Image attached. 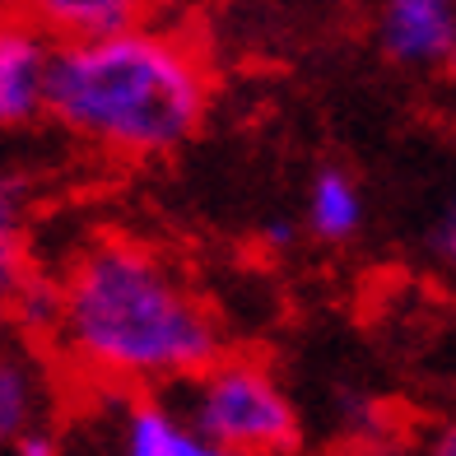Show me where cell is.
<instances>
[{"mask_svg":"<svg viewBox=\"0 0 456 456\" xmlns=\"http://www.w3.org/2000/svg\"><path fill=\"white\" fill-rule=\"evenodd\" d=\"M47 340L70 372L108 391H168L224 359V326L200 289L140 238H94L52 280Z\"/></svg>","mask_w":456,"mask_h":456,"instance_id":"obj_1","label":"cell"},{"mask_svg":"<svg viewBox=\"0 0 456 456\" xmlns=\"http://www.w3.org/2000/svg\"><path fill=\"white\" fill-rule=\"evenodd\" d=\"M205 112V61L173 28L140 24L52 52L47 117L102 154L163 159L200 131Z\"/></svg>","mask_w":456,"mask_h":456,"instance_id":"obj_2","label":"cell"},{"mask_svg":"<svg viewBox=\"0 0 456 456\" xmlns=\"http://www.w3.org/2000/svg\"><path fill=\"white\" fill-rule=\"evenodd\" d=\"M163 396L191 424L200 438H210L238 456H294L303 424L280 378L256 359L224 354L196 378L168 387Z\"/></svg>","mask_w":456,"mask_h":456,"instance_id":"obj_3","label":"cell"},{"mask_svg":"<svg viewBox=\"0 0 456 456\" xmlns=\"http://www.w3.org/2000/svg\"><path fill=\"white\" fill-rule=\"evenodd\" d=\"M102 456H238L173 410L163 391H121L102 419Z\"/></svg>","mask_w":456,"mask_h":456,"instance_id":"obj_4","label":"cell"},{"mask_svg":"<svg viewBox=\"0 0 456 456\" xmlns=\"http://www.w3.org/2000/svg\"><path fill=\"white\" fill-rule=\"evenodd\" d=\"M56 43L28 19L0 24V131L33 126L47 117V79Z\"/></svg>","mask_w":456,"mask_h":456,"instance_id":"obj_5","label":"cell"},{"mask_svg":"<svg viewBox=\"0 0 456 456\" xmlns=\"http://www.w3.org/2000/svg\"><path fill=\"white\" fill-rule=\"evenodd\" d=\"M378 47L405 70H447L456 52V0H378Z\"/></svg>","mask_w":456,"mask_h":456,"instance_id":"obj_6","label":"cell"},{"mask_svg":"<svg viewBox=\"0 0 456 456\" xmlns=\"http://www.w3.org/2000/svg\"><path fill=\"white\" fill-rule=\"evenodd\" d=\"M154 0H19V19L43 28L52 43H89V37L126 33L150 24Z\"/></svg>","mask_w":456,"mask_h":456,"instance_id":"obj_7","label":"cell"},{"mask_svg":"<svg viewBox=\"0 0 456 456\" xmlns=\"http://www.w3.org/2000/svg\"><path fill=\"white\" fill-rule=\"evenodd\" d=\"M43 424H52V378L24 345H10L0 354V456Z\"/></svg>","mask_w":456,"mask_h":456,"instance_id":"obj_8","label":"cell"},{"mask_svg":"<svg viewBox=\"0 0 456 456\" xmlns=\"http://www.w3.org/2000/svg\"><path fill=\"white\" fill-rule=\"evenodd\" d=\"M33 242H28V186L0 173V307L28 289L33 280Z\"/></svg>","mask_w":456,"mask_h":456,"instance_id":"obj_9","label":"cell"},{"mask_svg":"<svg viewBox=\"0 0 456 456\" xmlns=\"http://www.w3.org/2000/svg\"><path fill=\"white\" fill-rule=\"evenodd\" d=\"M307 228L322 242H349L363 228V191L345 168H322L307 186Z\"/></svg>","mask_w":456,"mask_h":456,"instance_id":"obj_10","label":"cell"},{"mask_svg":"<svg viewBox=\"0 0 456 456\" xmlns=\"http://www.w3.org/2000/svg\"><path fill=\"white\" fill-rule=\"evenodd\" d=\"M428 252H433V261H438L447 275H456V196L443 205V215L433 219V228H428Z\"/></svg>","mask_w":456,"mask_h":456,"instance_id":"obj_11","label":"cell"},{"mask_svg":"<svg viewBox=\"0 0 456 456\" xmlns=\"http://www.w3.org/2000/svg\"><path fill=\"white\" fill-rule=\"evenodd\" d=\"M414 456H456V419H447V424H438V428H428Z\"/></svg>","mask_w":456,"mask_h":456,"instance_id":"obj_12","label":"cell"},{"mask_svg":"<svg viewBox=\"0 0 456 456\" xmlns=\"http://www.w3.org/2000/svg\"><path fill=\"white\" fill-rule=\"evenodd\" d=\"M265 238H271L275 247H289V242H294V224H271V228H265Z\"/></svg>","mask_w":456,"mask_h":456,"instance_id":"obj_13","label":"cell"},{"mask_svg":"<svg viewBox=\"0 0 456 456\" xmlns=\"http://www.w3.org/2000/svg\"><path fill=\"white\" fill-rule=\"evenodd\" d=\"M10 345H19V340H14V322H10L5 307H0V354H5Z\"/></svg>","mask_w":456,"mask_h":456,"instance_id":"obj_14","label":"cell"},{"mask_svg":"<svg viewBox=\"0 0 456 456\" xmlns=\"http://www.w3.org/2000/svg\"><path fill=\"white\" fill-rule=\"evenodd\" d=\"M447 79H452V89H456V52H452V61H447Z\"/></svg>","mask_w":456,"mask_h":456,"instance_id":"obj_15","label":"cell"}]
</instances>
